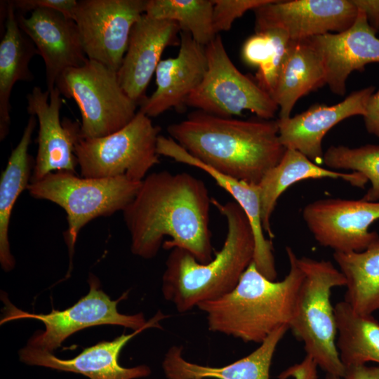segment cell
<instances>
[{
  "mask_svg": "<svg viewBox=\"0 0 379 379\" xmlns=\"http://www.w3.org/2000/svg\"><path fill=\"white\" fill-rule=\"evenodd\" d=\"M147 4V0L77 1L73 20L88 59L117 72Z\"/></svg>",
  "mask_w": 379,
  "mask_h": 379,
  "instance_id": "8fae6325",
  "label": "cell"
},
{
  "mask_svg": "<svg viewBox=\"0 0 379 379\" xmlns=\"http://www.w3.org/2000/svg\"><path fill=\"white\" fill-rule=\"evenodd\" d=\"M288 329V325L278 328L248 355L221 367L188 361L182 356L183 347L173 345L166 353L162 368L167 379H270L273 356Z\"/></svg>",
  "mask_w": 379,
  "mask_h": 379,
  "instance_id": "7402d4cb",
  "label": "cell"
},
{
  "mask_svg": "<svg viewBox=\"0 0 379 379\" xmlns=\"http://www.w3.org/2000/svg\"><path fill=\"white\" fill-rule=\"evenodd\" d=\"M141 183L125 177L88 178L57 171L30 182L27 190L32 197L52 201L65 211L68 228L64 237L72 262L79 231L96 218L124 211L135 197Z\"/></svg>",
  "mask_w": 379,
  "mask_h": 379,
  "instance_id": "8992f818",
  "label": "cell"
},
{
  "mask_svg": "<svg viewBox=\"0 0 379 379\" xmlns=\"http://www.w3.org/2000/svg\"><path fill=\"white\" fill-rule=\"evenodd\" d=\"M17 18L20 28L34 44L44 61L49 93L65 70L79 67L88 61L73 19L44 8L32 11L29 17L17 13Z\"/></svg>",
  "mask_w": 379,
  "mask_h": 379,
  "instance_id": "9a60e30c",
  "label": "cell"
},
{
  "mask_svg": "<svg viewBox=\"0 0 379 379\" xmlns=\"http://www.w3.org/2000/svg\"><path fill=\"white\" fill-rule=\"evenodd\" d=\"M197 379H201V378H197Z\"/></svg>",
  "mask_w": 379,
  "mask_h": 379,
  "instance_id": "74e56055",
  "label": "cell"
},
{
  "mask_svg": "<svg viewBox=\"0 0 379 379\" xmlns=\"http://www.w3.org/2000/svg\"><path fill=\"white\" fill-rule=\"evenodd\" d=\"M286 251L290 268L282 280L268 279L253 261L232 291L198 305L210 331L260 344L278 328L289 326L304 273L293 250Z\"/></svg>",
  "mask_w": 379,
  "mask_h": 379,
  "instance_id": "277c9868",
  "label": "cell"
},
{
  "mask_svg": "<svg viewBox=\"0 0 379 379\" xmlns=\"http://www.w3.org/2000/svg\"><path fill=\"white\" fill-rule=\"evenodd\" d=\"M27 100V112L39 122L38 150L30 182L57 171L75 174L78 163L74 149L81 137V123L67 118L60 121L62 100L56 87L49 93L35 86Z\"/></svg>",
  "mask_w": 379,
  "mask_h": 379,
  "instance_id": "5bb4252c",
  "label": "cell"
},
{
  "mask_svg": "<svg viewBox=\"0 0 379 379\" xmlns=\"http://www.w3.org/2000/svg\"><path fill=\"white\" fill-rule=\"evenodd\" d=\"M180 38L178 55L161 60L155 72L157 89L140 102L138 111L149 117L171 108L182 109L206 72L205 46L187 32L180 31Z\"/></svg>",
  "mask_w": 379,
  "mask_h": 379,
  "instance_id": "ac0fdd59",
  "label": "cell"
},
{
  "mask_svg": "<svg viewBox=\"0 0 379 379\" xmlns=\"http://www.w3.org/2000/svg\"><path fill=\"white\" fill-rule=\"evenodd\" d=\"M325 379H379V366H368L366 364L345 368L343 378L326 374Z\"/></svg>",
  "mask_w": 379,
  "mask_h": 379,
  "instance_id": "d590c367",
  "label": "cell"
},
{
  "mask_svg": "<svg viewBox=\"0 0 379 379\" xmlns=\"http://www.w3.org/2000/svg\"><path fill=\"white\" fill-rule=\"evenodd\" d=\"M213 0H147L145 13L155 19L175 22L206 46L218 35L213 23Z\"/></svg>",
  "mask_w": 379,
  "mask_h": 379,
  "instance_id": "f1b7e54d",
  "label": "cell"
},
{
  "mask_svg": "<svg viewBox=\"0 0 379 379\" xmlns=\"http://www.w3.org/2000/svg\"><path fill=\"white\" fill-rule=\"evenodd\" d=\"M159 155L168 157L177 162L199 168L208 174L216 183L227 191L247 215L255 237L253 262L258 270L267 277L276 274L272 243L264 234L261 219V206L258 185L250 184L224 175L189 154L171 137H158Z\"/></svg>",
  "mask_w": 379,
  "mask_h": 379,
  "instance_id": "44dd1931",
  "label": "cell"
},
{
  "mask_svg": "<svg viewBox=\"0 0 379 379\" xmlns=\"http://www.w3.org/2000/svg\"><path fill=\"white\" fill-rule=\"evenodd\" d=\"M211 204L227 221V234L220 250L215 252L211 261L202 263L189 251L174 248L166 261L162 293L179 312L232 291L254 260V234L241 206L235 201L221 204L213 198Z\"/></svg>",
  "mask_w": 379,
  "mask_h": 379,
  "instance_id": "3957f363",
  "label": "cell"
},
{
  "mask_svg": "<svg viewBox=\"0 0 379 379\" xmlns=\"http://www.w3.org/2000/svg\"><path fill=\"white\" fill-rule=\"evenodd\" d=\"M338 335L336 346L345 368L379 364V321L373 315H361L344 300L334 307Z\"/></svg>",
  "mask_w": 379,
  "mask_h": 379,
  "instance_id": "83f0119b",
  "label": "cell"
},
{
  "mask_svg": "<svg viewBox=\"0 0 379 379\" xmlns=\"http://www.w3.org/2000/svg\"><path fill=\"white\" fill-rule=\"evenodd\" d=\"M36 122V117L30 115L21 139L13 149L0 179V262L6 272L15 267L8 239L10 218L16 200L30 182L33 161L28 148Z\"/></svg>",
  "mask_w": 379,
  "mask_h": 379,
  "instance_id": "484cf974",
  "label": "cell"
},
{
  "mask_svg": "<svg viewBox=\"0 0 379 379\" xmlns=\"http://www.w3.org/2000/svg\"><path fill=\"white\" fill-rule=\"evenodd\" d=\"M207 69L201 84L190 95L186 105L221 117H232L249 110L270 120L279 107L257 82L242 74L227 53L218 34L205 46Z\"/></svg>",
  "mask_w": 379,
  "mask_h": 379,
  "instance_id": "30bf717a",
  "label": "cell"
},
{
  "mask_svg": "<svg viewBox=\"0 0 379 379\" xmlns=\"http://www.w3.org/2000/svg\"><path fill=\"white\" fill-rule=\"evenodd\" d=\"M6 29L0 42V140L6 138L11 124L10 98L17 81H32L34 74L29 68L37 49L20 28L13 1L6 3Z\"/></svg>",
  "mask_w": 379,
  "mask_h": 379,
  "instance_id": "d4e9b609",
  "label": "cell"
},
{
  "mask_svg": "<svg viewBox=\"0 0 379 379\" xmlns=\"http://www.w3.org/2000/svg\"><path fill=\"white\" fill-rule=\"evenodd\" d=\"M323 162L331 168L361 173L371 184L361 199L379 201V145L368 144L353 148L331 146L324 153Z\"/></svg>",
  "mask_w": 379,
  "mask_h": 379,
  "instance_id": "4dcf8cb0",
  "label": "cell"
},
{
  "mask_svg": "<svg viewBox=\"0 0 379 379\" xmlns=\"http://www.w3.org/2000/svg\"><path fill=\"white\" fill-rule=\"evenodd\" d=\"M55 87L61 95L73 99L81 116V135L97 138L114 133L135 117L138 103L121 88L117 72L91 60L79 67L65 70Z\"/></svg>",
  "mask_w": 379,
  "mask_h": 379,
  "instance_id": "9c48e42d",
  "label": "cell"
},
{
  "mask_svg": "<svg viewBox=\"0 0 379 379\" xmlns=\"http://www.w3.org/2000/svg\"><path fill=\"white\" fill-rule=\"evenodd\" d=\"M363 117L368 133L379 137V89L369 98Z\"/></svg>",
  "mask_w": 379,
  "mask_h": 379,
  "instance_id": "e575fe53",
  "label": "cell"
},
{
  "mask_svg": "<svg viewBox=\"0 0 379 379\" xmlns=\"http://www.w3.org/2000/svg\"><path fill=\"white\" fill-rule=\"evenodd\" d=\"M90 290L87 295L72 306L64 310H52L48 314H34L15 307L6 298L1 324L17 319H32L43 322L46 329L37 331L29 339L28 345L52 352L73 333L86 328L100 325H117L137 331L141 328H159L161 321L168 315L159 311L149 321L143 314H124L117 310V304L126 298L127 293L117 300H112L100 287L98 279L90 274L88 280Z\"/></svg>",
  "mask_w": 379,
  "mask_h": 379,
  "instance_id": "52a82bcc",
  "label": "cell"
},
{
  "mask_svg": "<svg viewBox=\"0 0 379 379\" xmlns=\"http://www.w3.org/2000/svg\"><path fill=\"white\" fill-rule=\"evenodd\" d=\"M374 91V86H368L351 93L337 104L314 105L300 114L277 119L280 142L286 149L296 150L312 161H323L321 143L325 135L347 118L364 117Z\"/></svg>",
  "mask_w": 379,
  "mask_h": 379,
  "instance_id": "d6986e66",
  "label": "cell"
},
{
  "mask_svg": "<svg viewBox=\"0 0 379 379\" xmlns=\"http://www.w3.org/2000/svg\"><path fill=\"white\" fill-rule=\"evenodd\" d=\"M358 10L353 24L339 33H328L309 39L321 56L326 84L335 94L343 95L346 81L354 71H361L373 62L379 63V39L367 18Z\"/></svg>",
  "mask_w": 379,
  "mask_h": 379,
  "instance_id": "e0dca14e",
  "label": "cell"
},
{
  "mask_svg": "<svg viewBox=\"0 0 379 379\" xmlns=\"http://www.w3.org/2000/svg\"><path fill=\"white\" fill-rule=\"evenodd\" d=\"M160 128L138 111L125 127L110 135L81 137L74 154L82 177H125L142 182L148 171L159 163L157 150Z\"/></svg>",
  "mask_w": 379,
  "mask_h": 379,
  "instance_id": "ba28073f",
  "label": "cell"
},
{
  "mask_svg": "<svg viewBox=\"0 0 379 379\" xmlns=\"http://www.w3.org/2000/svg\"><path fill=\"white\" fill-rule=\"evenodd\" d=\"M180 31L175 22L146 13L133 25L117 76L121 88L138 105L146 97L145 90L165 48L180 45Z\"/></svg>",
  "mask_w": 379,
  "mask_h": 379,
  "instance_id": "2e32d148",
  "label": "cell"
},
{
  "mask_svg": "<svg viewBox=\"0 0 379 379\" xmlns=\"http://www.w3.org/2000/svg\"><path fill=\"white\" fill-rule=\"evenodd\" d=\"M271 0H213V23L215 33L230 29L234 21L246 12L265 5Z\"/></svg>",
  "mask_w": 379,
  "mask_h": 379,
  "instance_id": "1f68e13d",
  "label": "cell"
},
{
  "mask_svg": "<svg viewBox=\"0 0 379 379\" xmlns=\"http://www.w3.org/2000/svg\"><path fill=\"white\" fill-rule=\"evenodd\" d=\"M346 280L345 301L354 312L372 315L379 310V237L359 252H334Z\"/></svg>",
  "mask_w": 379,
  "mask_h": 379,
  "instance_id": "4316f807",
  "label": "cell"
},
{
  "mask_svg": "<svg viewBox=\"0 0 379 379\" xmlns=\"http://www.w3.org/2000/svg\"><path fill=\"white\" fill-rule=\"evenodd\" d=\"M357 9L365 14L371 27L379 30V0H352Z\"/></svg>",
  "mask_w": 379,
  "mask_h": 379,
  "instance_id": "8d00e7d4",
  "label": "cell"
},
{
  "mask_svg": "<svg viewBox=\"0 0 379 379\" xmlns=\"http://www.w3.org/2000/svg\"><path fill=\"white\" fill-rule=\"evenodd\" d=\"M317 365L309 356L300 363L294 364L284 371L278 376V379H317Z\"/></svg>",
  "mask_w": 379,
  "mask_h": 379,
  "instance_id": "836d02e7",
  "label": "cell"
},
{
  "mask_svg": "<svg viewBox=\"0 0 379 379\" xmlns=\"http://www.w3.org/2000/svg\"><path fill=\"white\" fill-rule=\"evenodd\" d=\"M326 178H340L359 188H364L368 182L360 173L335 172L318 166L296 150L286 149L279 163L268 171L258 184L264 232L271 239L274 237L270 218L278 199L285 190L300 180Z\"/></svg>",
  "mask_w": 379,
  "mask_h": 379,
  "instance_id": "603a6c76",
  "label": "cell"
},
{
  "mask_svg": "<svg viewBox=\"0 0 379 379\" xmlns=\"http://www.w3.org/2000/svg\"><path fill=\"white\" fill-rule=\"evenodd\" d=\"M167 131L197 159L250 184L258 185L286 152L279 141L277 120H241L198 110Z\"/></svg>",
  "mask_w": 379,
  "mask_h": 379,
  "instance_id": "7a4b0ae2",
  "label": "cell"
},
{
  "mask_svg": "<svg viewBox=\"0 0 379 379\" xmlns=\"http://www.w3.org/2000/svg\"><path fill=\"white\" fill-rule=\"evenodd\" d=\"M302 216L315 240L334 252H359L379 237L370 226L379 220V201L340 198L307 204Z\"/></svg>",
  "mask_w": 379,
  "mask_h": 379,
  "instance_id": "7c38bea8",
  "label": "cell"
},
{
  "mask_svg": "<svg viewBox=\"0 0 379 379\" xmlns=\"http://www.w3.org/2000/svg\"><path fill=\"white\" fill-rule=\"evenodd\" d=\"M211 205L205 183L191 174L162 171L147 175L123 211L131 252L151 259L162 246L185 249L199 262L211 261Z\"/></svg>",
  "mask_w": 379,
  "mask_h": 379,
  "instance_id": "6da1fadb",
  "label": "cell"
},
{
  "mask_svg": "<svg viewBox=\"0 0 379 379\" xmlns=\"http://www.w3.org/2000/svg\"><path fill=\"white\" fill-rule=\"evenodd\" d=\"M304 278L298 291L289 324L294 335L302 341L306 355L326 374L343 378L345 367L336 346L338 328L331 305V291L345 286L343 274L327 260L298 258Z\"/></svg>",
  "mask_w": 379,
  "mask_h": 379,
  "instance_id": "5b68a950",
  "label": "cell"
},
{
  "mask_svg": "<svg viewBox=\"0 0 379 379\" xmlns=\"http://www.w3.org/2000/svg\"><path fill=\"white\" fill-rule=\"evenodd\" d=\"M253 11L255 32L279 29L291 41L342 32L358 13L352 0H271Z\"/></svg>",
  "mask_w": 379,
  "mask_h": 379,
  "instance_id": "4fadbf2b",
  "label": "cell"
},
{
  "mask_svg": "<svg viewBox=\"0 0 379 379\" xmlns=\"http://www.w3.org/2000/svg\"><path fill=\"white\" fill-rule=\"evenodd\" d=\"M15 11L23 14L25 12L39 8H50L62 13L73 19L74 12L77 4L75 0H15L13 1Z\"/></svg>",
  "mask_w": 379,
  "mask_h": 379,
  "instance_id": "d6a6232c",
  "label": "cell"
},
{
  "mask_svg": "<svg viewBox=\"0 0 379 379\" xmlns=\"http://www.w3.org/2000/svg\"><path fill=\"white\" fill-rule=\"evenodd\" d=\"M145 329L122 334L111 341H101L84 349L77 356L69 359H60L49 351L27 345L20 350V359L27 365L80 373L90 379H135L147 377L151 370L146 365L125 368L119 363V356L124 347Z\"/></svg>",
  "mask_w": 379,
  "mask_h": 379,
  "instance_id": "ffe728a7",
  "label": "cell"
},
{
  "mask_svg": "<svg viewBox=\"0 0 379 379\" xmlns=\"http://www.w3.org/2000/svg\"><path fill=\"white\" fill-rule=\"evenodd\" d=\"M325 84L321 56L310 39L290 41L272 95L279 109V119L290 117L301 97Z\"/></svg>",
  "mask_w": 379,
  "mask_h": 379,
  "instance_id": "cb8c5ba5",
  "label": "cell"
},
{
  "mask_svg": "<svg viewBox=\"0 0 379 379\" xmlns=\"http://www.w3.org/2000/svg\"><path fill=\"white\" fill-rule=\"evenodd\" d=\"M290 41L284 31L273 29L255 32L243 45V60L248 65L258 67L256 82L271 96Z\"/></svg>",
  "mask_w": 379,
  "mask_h": 379,
  "instance_id": "f546056e",
  "label": "cell"
}]
</instances>
